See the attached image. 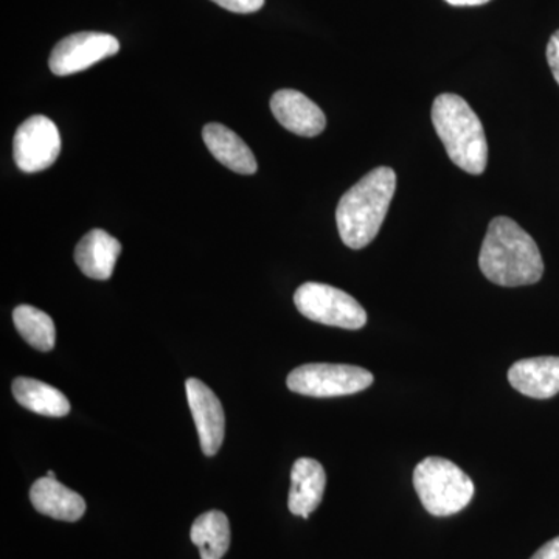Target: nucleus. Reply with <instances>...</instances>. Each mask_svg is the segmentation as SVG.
Segmentation results:
<instances>
[{
  "instance_id": "nucleus-18",
  "label": "nucleus",
  "mask_w": 559,
  "mask_h": 559,
  "mask_svg": "<svg viewBox=\"0 0 559 559\" xmlns=\"http://www.w3.org/2000/svg\"><path fill=\"white\" fill-rule=\"evenodd\" d=\"M13 322L21 336L33 348L50 352L55 347L57 330L53 320L46 312L31 305H21L13 311Z\"/></svg>"
},
{
  "instance_id": "nucleus-4",
  "label": "nucleus",
  "mask_w": 559,
  "mask_h": 559,
  "mask_svg": "<svg viewBox=\"0 0 559 559\" xmlns=\"http://www.w3.org/2000/svg\"><path fill=\"white\" fill-rule=\"evenodd\" d=\"M414 487L423 507L432 516L457 514L473 500L474 484L451 460L428 457L414 471Z\"/></svg>"
},
{
  "instance_id": "nucleus-13",
  "label": "nucleus",
  "mask_w": 559,
  "mask_h": 559,
  "mask_svg": "<svg viewBox=\"0 0 559 559\" xmlns=\"http://www.w3.org/2000/svg\"><path fill=\"white\" fill-rule=\"evenodd\" d=\"M31 500L38 513L57 521L76 522L86 513V502L79 492L50 477H43L32 485Z\"/></svg>"
},
{
  "instance_id": "nucleus-15",
  "label": "nucleus",
  "mask_w": 559,
  "mask_h": 559,
  "mask_svg": "<svg viewBox=\"0 0 559 559\" xmlns=\"http://www.w3.org/2000/svg\"><path fill=\"white\" fill-rule=\"evenodd\" d=\"M202 139L210 153L224 167L238 175H253L259 170L255 156L240 135L221 123H209L202 131Z\"/></svg>"
},
{
  "instance_id": "nucleus-7",
  "label": "nucleus",
  "mask_w": 559,
  "mask_h": 559,
  "mask_svg": "<svg viewBox=\"0 0 559 559\" xmlns=\"http://www.w3.org/2000/svg\"><path fill=\"white\" fill-rule=\"evenodd\" d=\"M61 151L60 131L46 116H33L17 128L13 156L24 173L47 170L57 162Z\"/></svg>"
},
{
  "instance_id": "nucleus-3",
  "label": "nucleus",
  "mask_w": 559,
  "mask_h": 559,
  "mask_svg": "<svg viewBox=\"0 0 559 559\" xmlns=\"http://www.w3.org/2000/svg\"><path fill=\"white\" fill-rule=\"evenodd\" d=\"M432 121L452 164L469 175H481L488 164V142L484 124L468 103L459 95H439Z\"/></svg>"
},
{
  "instance_id": "nucleus-10",
  "label": "nucleus",
  "mask_w": 559,
  "mask_h": 559,
  "mask_svg": "<svg viewBox=\"0 0 559 559\" xmlns=\"http://www.w3.org/2000/svg\"><path fill=\"white\" fill-rule=\"evenodd\" d=\"M271 109L283 128L301 138H316L325 130V114L299 91L275 92L271 98Z\"/></svg>"
},
{
  "instance_id": "nucleus-2",
  "label": "nucleus",
  "mask_w": 559,
  "mask_h": 559,
  "mask_svg": "<svg viewBox=\"0 0 559 559\" xmlns=\"http://www.w3.org/2000/svg\"><path fill=\"white\" fill-rule=\"evenodd\" d=\"M395 190V171L380 167L364 176L341 198L336 210L337 229L349 249L366 248L377 238Z\"/></svg>"
},
{
  "instance_id": "nucleus-6",
  "label": "nucleus",
  "mask_w": 559,
  "mask_h": 559,
  "mask_svg": "<svg viewBox=\"0 0 559 559\" xmlns=\"http://www.w3.org/2000/svg\"><path fill=\"white\" fill-rule=\"evenodd\" d=\"M290 392L314 399L353 395L373 384L369 370L344 364H307L297 367L286 380Z\"/></svg>"
},
{
  "instance_id": "nucleus-20",
  "label": "nucleus",
  "mask_w": 559,
  "mask_h": 559,
  "mask_svg": "<svg viewBox=\"0 0 559 559\" xmlns=\"http://www.w3.org/2000/svg\"><path fill=\"white\" fill-rule=\"evenodd\" d=\"M547 61H549L555 81L559 84V31L551 35L549 46H547Z\"/></svg>"
},
{
  "instance_id": "nucleus-5",
  "label": "nucleus",
  "mask_w": 559,
  "mask_h": 559,
  "mask_svg": "<svg viewBox=\"0 0 559 559\" xmlns=\"http://www.w3.org/2000/svg\"><path fill=\"white\" fill-rule=\"evenodd\" d=\"M294 304L300 314L322 325L359 330L367 323V312L355 297L323 283H304L294 294Z\"/></svg>"
},
{
  "instance_id": "nucleus-14",
  "label": "nucleus",
  "mask_w": 559,
  "mask_h": 559,
  "mask_svg": "<svg viewBox=\"0 0 559 559\" xmlns=\"http://www.w3.org/2000/svg\"><path fill=\"white\" fill-rule=\"evenodd\" d=\"M121 253L119 240L102 229L91 230L81 238L75 249V261L81 272L94 280H108Z\"/></svg>"
},
{
  "instance_id": "nucleus-1",
  "label": "nucleus",
  "mask_w": 559,
  "mask_h": 559,
  "mask_svg": "<svg viewBox=\"0 0 559 559\" xmlns=\"http://www.w3.org/2000/svg\"><path fill=\"white\" fill-rule=\"evenodd\" d=\"M485 277L506 288L535 285L544 274V261L538 245L507 216L489 223L479 255Z\"/></svg>"
},
{
  "instance_id": "nucleus-12",
  "label": "nucleus",
  "mask_w": 559,
  "mask_h": 559,
  "mask_svg": "<svg viewBox=\"0 0 559 559\" xmlns=\"http://www.w3.org/2000/svg\"><path fill=\"white\" fill-rule=\"evenodd\" d=\"M326 474L318 460L301 457L290 471L288 507L296 516L308 520L318 510L325 492Z\"/></svg>"
},
{
  "instance_id": "nucleus-9",
  "label": "nucleus",
  "mask_w": 559,
  "mask_h": 559,
  "mask_svg": "<svg viewBox=\"0 0 559 559\" xmlns=\"http://www.w3.org/2000/svg\"><path fill=\"white\" fill-rule=\"evenodd\" d=\"M187 400L198 436H200L201 450L207 457L218 454L226 436V417H224L223 404L213 390L204 382L190 378L186 382Z\"/></svg>"
},
{
  "instance_id": "nucleus-11",
  "label": "nucleus",
  "mask_w": 559,
  "mask_h": 559,
  "mask_svg": "<svg viewBox=\"0 0 559 559\" xmlns=\"http://www.w3.org/2000/svg\"><path fill=\"white\" fill-rule=\"evenodd\" d=\"M511 388L535 400L554 399L559 393V358L543 356L518 360L510 367Z\"/></svg>"
},
{
  "instance_id": "nucleus-21",
  "label": "nucleus",
  "mask_w": 559,
  "mask_h": 559,
  "mask_svg": "<svg viewBox=\"0 0 559 559\" xmlns=\"http://www.w3.org/2000/svg\"><path fill=\"white\" fill-rule=\"evenodd\" d=\"M530 559H559V536L544 544Z\"/></svg>"
},
{
  "instance_id": "nucleus-19",
  "label": "nucleus",
  "mask_w": 559,
  "mask_h": 559,
  "mask_svg": "<svg viewBox=\"0 0 559 559\" xmlns=\"http://www.w3.org/2000/svg\"><path fill=\"white\" fill-rule=\"evenodd\" d=\"M218 3L223 9L231 11V13H255L264 5V0H212Z\"/></svg>"
},
{
  "instance_id": "nucleus-22",
  "label": "nucleus",
  "mask_w": 559,
  "mask_h": 559,
  "mask_svg": "<svg viewBox=\"0 0 559 559\" xmlns=\"http://www.w3.org/2000/svg\"><path fill=\"white\" fill-rule=\"evenodd\" d=\"M447 2L454 7H479L488 3L489 0H447Z\"/></svg>"
},
{
  "instance_id": "nucleus-23",
  "label": "nucleus",
  "mask_w": 559,
  "mask_h": 559,
  "mask_svg": "<svg viewBox=\"0 0 559 559\" xmlns=\"http://www.w3.org/2000/svg\"><path fill=\"white\" fill-rule=\"evenodd\" d=\"M47 477H50V479H57V477H55L53 471H49V473H47Z\"/></svg>"
},
{
  "instance_id": "nucleus-17",
  "label": "nucleus",
  "mask_w": 559,
  "mask_h": 559,
  "mask_svg": "<svg viewBox=\"0 0 559 559\" xmlns=\"http://www.w3.org/2000/svg\"><path fill=\"white\" fill-rule=\"evenodd\" d=\"M190 538L201 559H223L230 547V522L223 511H207L191 525Z\"/></svg>"
},
{
  "instance_id": "nucleus-8",
  "label": "nucleus",
  "mask_w": 559,
  "mask_h": 559,
  "mask_svg": "<svg viewBox=\"0 0 559 559\" xmlns=\"http://www.w3.org/2000/svg\"><path fill=\"white\" fill-rule=\"evenodd\" d=\"M119 39L108 33L83 32L60 40L51 50L49 66L58 76L73 75L119 53Z\"/></svg>"
},
{
  "instance_id": "nucleus-16",
  "label": "nucleus",
  "mask_w": 559,
  "mask_h": 559,
  "mask_svg": "<svg viewBox=\"0 0 559 559\" xmlns=\"http://www.w3.org/2000/svg\"><path fill=\"white\" fill-rule=\"evenodd\" d=\"M13 395L25 409L44 417H64L70 412L69 400L60 390L33 378H16Z\"/></svg>"
}]
</instances>
